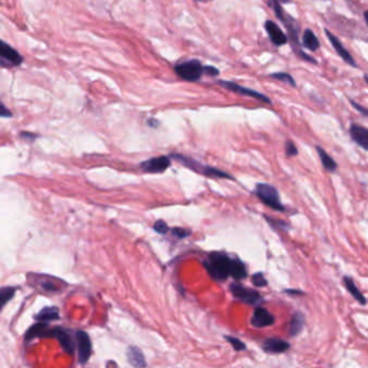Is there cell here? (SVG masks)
<instances>
[{
  "instance_id": "obj_1",
  "label": "cell",
  "mask_w": 368,
  "mask_h": 368,
  "mask_svg": "<svg viewBox=\"0 0 368 368\" xmlns=\"http://www.w3.org/2000/svg\"><path fill=\"white\" fill-rule=\"evenodd\" d=\"M204 267L210 276L217 282L226 281L229 277L236 281L247 277L245 265L239 258H231L223 253H212L204 261Z\"/></svg>"
},
{
  "instance_id": "obj_2",
  "label": "cell",
  "mask_w": 368,
  "mask_h": 368,
  "mask_svg": "<svg viewBox=\"0 0 368 368\" xmlns=\"http://www.w3.org/2000/svg\"><path fill=\"white\" fill-rule=\"evenodd\" d=\"M271 5L274 14H276V16L279 18V21L283 24V26L286 28V30H288L289 41L291 43L293 51H294L298 58L301 59L302 61L317 65V61L313 58V56L303 52L302 45L300 43V40H299V30H300V28H299L297 21L284 10V8L281 5L280 2L272 1Z\"/></svg>"
},
{
  "instance_id": "obj_3",
  "label": "cell",
  "mask_w": 368,
  "mask_h": 368,
  "mask_svg": "<svg viewBox=\"0 0 368 368\" xmlns=\"http://www.w3.org/2000/svg\"><path fill=\"white\" fill-rule=\"evenodd\" d=\"M255 195L257 196L259 200L263 202L268 208H270L278 212H285L286 209L283 207L282 202L280 200L279 191L276 187L269 184H258L255 188Z\"/></svg>"
},
{
  "instance_id": "obj_4",
  "label": "cell",
  "mask_w": 368,
  "mask_h": 368,
  "mask_svg": "<svg viewBox=\"0 0 368 368\" xmlns=\"http://www.w3.org/2000/svg\"><path fill=\"white\" fill-rule=\"evenodd\" d=\"M174 71L176 74L183 80L195 82V81L200 80L202 74H204V66L201 64L200 61L190 60L180 62V63L174 66Z\"/></svg>"
},
{
  "instance_id": "obj_5",
  "label": "cell",
  "mask_w": 368,
  "mask_h": 368,
  "mask_svg": "<svg viewBox=\"0 0 368 368\" xmlns=\"http://www.w3.org/2000/svg\"><path fill=\"white\" fill-rule=\"evenodd\" d=\"M172 157L175 158L178 162L183 163L185 166H188V167L191 168V170L196 171V172L200 173V174H203V175H205V176L233 179V177L231 175H229V174H227L226 172H222L221 170H218V168L212 167V166H209V165H202L200 163H198L197 161L191 160L189 158H186V157H184V155L172 154Z\"/></svg>"
},
{
  "instance_id": "obj_6",
  "label": "cell",
  "mask_w": 368,
  "mask_h": 368,
  "mask_svg": "<svg viewBox=\"0 0 368 368\" xmlns=\"http://www.w3.org/2000/svg\"><path fill=\"white\" fill-rule=\"evenodd\" d=\"M230 292L231 294L241 300L242 302L251 304V305H259L264 301V298L257 291L245 288L239 283H232L230 285Z\"/></svg>"
},
{
  "instance_id": "obj_7",
  "label": "cell",
  "mask_w": 368,
  "mask_h": 368,
  "mask_svg": "<svg viewBox=\"0 0 368 368\" xmlns=\"http://www.w3.org/2000/svg\"><path fill=\"white\" fill-rule=\"evenodd\" d=\"M218 83H220L223 89L226 90H229L231 92H234L236 93V94H241V95H244V96H248V97H252V98H255L257 99V101H260L263 103H267V104H271V99L268 97L266 94H263V93H260L258 91H255V90H252L249 88H245V86H242L238 83L233 82V81H223V80H221L218 81Z\"/></svg>"
},
{
  "instance_id": "obj_8",
  "label": "cell",
  "mask_w": 368,
  "mask_h": 368,
  "mask_svg": "<svg viewBox=\"0 0 368 368\" xmlns=\"http://www.w3.org/2000/svg\"><path fill=\"white\" fill-rule=\"evenodd\" d=\"M22 62L23 56L16 50H14L4 41L0 42V64H1L2 67H15L21 65Z\"/></svg>"
},
{
  "instance_id": "obj_9",
  "label": "cell",
  "mask_w": 368,
  "mask_h": 368,
  "mask_svg": "<svg viewBox=\"0 0 368 368\" xmlns=\"http://www.w3.org/2000/svg\"><path fill=\"white\" fill-rule=\"evenodd\" d=\"M77 349H78V361L80 364L88 363L92 354V344L89 335L83 330H78L76 333Z\"/></svg>"
},
{
  "instance_id": "obj_10",
  "label": "cell",
  "mask_w": 368,
  "mask_h": 368,
  "mask_svg": "<svg viewBox=\"0 0 368 368\" xmlns=\"http://www.w3.org/2000/svg\"><path fill=\"white\" fill-rule=\"evenodd\" d=\"M265 30L269 36L270 41L276 47H282L289 42V37L286 35L279 25L272 20H267L264 24Z\"/></svg>"
},
{
  "instance_id": "obj_11",
  "label": "cell",
  "mask_w": 368,
  "mask_h": 368,
  "mask_svg": "<svg viewBox=\"0 0 368 368\" xmlns=\"http://www.w3.org/2000/svg\"><path fill=\"white\" fill-rule=\"evenodd\" d=\"M325 34H326L327 38L330 42V45H332V47L335 49V51L338 53L340 58L344 60L348 65H350L354 68L359 67V65L357 64V62H355V60H354L353 56L351 55V53L348 51L344 45H342V42L339 40L338 37H337L335 34H333L332 32H329L328 29H325Z\"/></svg>"
},
{
  "instance_id": "obj_12",
  "label": "cell",
  "mask_w": 368,
  "mask_h": 368,
  "mask_svg": "<svg viewBox=\"0 0 368 368\" xmlns=\"http://www.w3.org/2000/svg\"><path fill=\"white\" fill-rule=\"evenodd\" d=\"M171 165V160L166 155L146 160L141 164L142 170L147 173H162Z\"/></svg>"
},
{
  "instance_id": "obj_13",
  "label": "cell",
  "mask_w": 368,
  "mask_h": 368,
  "mask_svg": "<svg viewBox=\"0 0 368 368\" xmlns=\"http://www.w3.org/2000/svg\"><path fill=\"white\" fill-rule=\"evenodd\" d=\"M274 322H276V319L272 313H270L269 311L263 307H257L254 310L252 319H251V324L256 328H264V327H269L273 325Z\"/></svg>"
},
{
  "instance_id": "obj_14",
  "label": "cell",
  "mask_w": 368,
  "mask_h": 368,
  "mask_svg": "<svg viewBox=\"0 0 368 368\" xmlns=\"http://www.w3.org/2000/svg\"><path fill=\"white\" fill-rule=\"evenodd\" d=\"M351 139L357 143V144L363 148L364 150L368 151V129L362 127L360 124L352 123L349 129Z\"/></svg>"
},
{
  "instance_id": "obj_15",
  "label": "cell",
  "mask_w": 368,
  "mask_h": 368,
  "mask_svg": "<svg viewBox=\"0 0 368 368\" xmlns=\"http://www.w3.org/2000/svg\"><path fill=\"white\" fill-rule=\"evenodd\" d=\"M290 347L291 346L288 341L280 338H268L261 345L263 350L269 354L284 353L289 350Z\"/></svg>"
},
{
  "instance_id": "obj_16",
  "label": "cell",
  "mask_w": 368,
  "mask_h": 368,
  "mask_svg": "<svg viewBox=\"0 0 368 368\" xmlns=\"http://www.w3.org/2000/svg\"><path fill=\"white\" fill-rule=\"evenodd\" d=\"M52 337L58 339L60 341V344L63 348V350L68 353V354H73L74 351V342L73 337L71 336L70 332L67 329L64 328H60V327H55L53 328V334Z\"/></svg>"
},
{
  "instance_id": "obj_17",
  "label": "cell",
  "mask_w": 368,
  "mask_h": 368,
  "mask_svg": "<svg viewBox=\"0 0 368 368\" xmlns=\"http://www.w3.org/2000/svg\"><path fill=\"white\" fill-rule=\"evenodd\" d=\"M52 334L53 328H49L48 323L39 322L27 330L25 340L30 341L35 338H47V337H52Z\"/></svg>"
},
{
  "instance_id": "obj_18",
  "label": "cell",
  "mask_w": 368,
  "mask_h": 368,
  "mask_svg": "<svg viewBox=\"0 0 368 368\" xmlns=\"http://www.w3.org/2000/svg\"><path fill=\"white\" fill-rule=\"evenodd\" d=\"M301 45L302 48L309 50L311 52L316 51V50H319L321 47L319 38H317L316 35L313 33V30L310 28L304 29L301 39Z\"/></svg>"
},
{
  "instance_id": "obj_19",
  "label": "cell",
  "mask_w": 368,
  "mask_h": 368,
  "mask_svg": "<svg viewBox=\"0 0 368 368\" xmlns=\"http://www.w3.org/2000/svg\"><path fill=\"white\" fill-rule=\"evenodd\" d=\"M127 358L129 363L135 367H145L147 365L145 357L141 349L137 347H130L127 351Z\"/></svg>"
},
{
  "instance_id": "obj_20",
  "label": "cell",
  "mask_w": 368,
  "mask_h": 368,
  "mask_svg": "<svg viewBox=\"0 0 368 368\" xmlns=\"http://www.w3.org/2000/svg\"><path fill=\"white\" fill-rule=\"evenodd\" d=\"M34 317L38 322L49 323L51 321H58L60 320V311L56 307H47L41 309Z\"/></svg>"
},
{
  "instance_id": "obj_21",
  "label": "cell",
  "mask_w": 368,
  "mask_h": 368,
  "mask_svg": "<svg viewBox=\"0 0 368 368\" xmlns=\"http://www.w3.org/2000/svg\"><path fill=\"white\" fill-rule=\"evenodd\" d=\"M344 284L346 286L347 291L350 293V294L352 295V297L357 300L359 303L361 304H366L367 303V299L365 298V296L362 294V293L360 292V290L358 289V286L355 285L354 281L352 278L350 277H345L344 278Z\"/></svg>"
},
{
  "instance_id": "obj_22",
  "label": "cell",
  "mask_w": 368,
  "mask_h": 368,
  "mask_svg": "<svg viewBox=\"0 0 368 368\" xmlns=\"http://www.w3.org/2000/svg\"><path fill=\"white\" fill-rule=\"evenodd\" d=\"M304 315L301 312H296L293 315L290 322V335L291 337H296L301 333L304 327Z\"/></svg>"
},
{
  "instance_id": "obj_23",
  "label": "cell",
  "mask_w": 368,
  "mask_h": 368,
  "mask_svg": "<svg viewBox=\"0 0 368 368\" xmlns=\"http://www.w3.org/2000/svg\"><path fill=\"white\" fill-rule=\"evenodd\" d=\"M316 151L317 153H319V157L321 159L322 165L324 166V168H325V170L328 172H335L337 170V166H338L336 163V161L330 157V155L325 150H324L323 148L319 146L316 147Z\"/></svg>"
},
{
  "instance_id": "obj_24",
  "label": "cell",
  "mask_w": 368,
  "mask_h": 368,
  "mask_svg": "<svg viewBox=\"0 0 368 368\" xmlns=\"http://www.w3.org/2000/svg\"><path fill=\"white\" fill-rule=\"evenodd\" d=\"M15 292H16V289L11 288V286H7V288H2L1 290H0V302H1L0 305H1V308H3L5 303L13 298Z\"/></svg>"
},
{
  "instance_id": "obj_25",
  "label": "cell",
  "mask_w": 368,
  "mask_h": 368,
  "mask_svg": "<svg viewBox=\"0 0 368 368\" xmlns=\"http://www.w3.org/2000/svg\"><path fill=\"white\" fill-rule=\"evenodd\" d=\"M269 77L272 78V79L282 81V82H284L286 84H290L291 86H294V88L297 85L295 79L293 78L292 74H290L288 73H272V74H269Z\"/></svg>"
},
{
  "instance_id": "obj_26",
  "label": "cell",
  "mask_w": 368,
  "mask_h": 368,
  "mask_svg": "<svg viewBox=\"0 0 368 368\" xmlns=\"http://www.w3.org/2000/svg\"><path fill=\"white\" fill-rule=\"evenodd\" d=\"M265 218H266V221H268V223H269L270 226H272L274 229L288 230L290 228V224L286 223L283 221H279V220H276V218H272V217H269V216H265Z\"/></svg>"
},
{
  "instance_id": "obj_27",
  "label": "cell",
  "mask_w": 368,
  "mask_h": 368,
  "mask_svg": "<svg viewBox=\"0 0 368 368\" xmlns=\"http://www.w3.org/2000/svg\"><path fill=\"white\" fill-rule=\"evenodd\" d=\"M224 338H226L229 341V344L233 347L235 351H242V350H245V349H246V346L244 345V342H242L240 339L235 338V337L226 336Z\"/></svg>"
},
{
  "instance_id": "obj_28",
  "label": "cell",
  "mask_w": 368,
  "mask_h": 368,
  "mask_svg": "<svg viewBox=\"0 0 368 368\" xmlns=\"http://www.w3.org/2000/svg\"><path fill=\"white\" fill-rule=\"evenodd\" d=\"M40 288L45 292H60V286L56 282L52 281H41L39 282Z\"/></svg>"
},
{
  "instance_id": "obj_29",
  "label": "cell",
  "mask_w": 368,
  "mask_h": 368,
  "mask_svg": "<svg viewBox=\"0 0 368 368\" xmlns=\"http://www.w3.org/2000/svg\"><path fill=\"white\" fill-rule=\"evenodd\" d=\"M252 282L255 286H256V288H264V286L268 285L267 280L261 272H257L254 274V276L252 277Z\"/></svg>"
},
{
  "instance_id": "obj_30",
  "label": "cell",
  "mask_w": 368,
  "mask_h": 368,
  "mask_svg": "<svg viewBox=\"0 0 368 368\" xmlns=\"http://www.w3.org/2000/svg\"><path fill=\"white\" fill-rule=\"evenodd\" d=\"M285 152L288 157H295L298 154V149L292 141H288L285 143Z\"/></svg>"
},
{
  "instance_id": "obj_31",
  "label": "cell",
  "mask_w": 368,
  "mask_h": 368,
  "mask_svg": "<svg viewBox=\"0 0 368 368\" xmlns=\"http://www.w3.org/2000/svg\"><path fill=\"white\" fill-rule=\"evenodd\" d=\"M153 230L155 232H158L160 234H164L170 229H168V226H167V223L165 221H155V223L153 224Z\"/></svg>"
},
{
  "instance_id": "obj_32",
  "label": "cell",
  "mask_w": 368,
  "mask_h": 368,
  "mask_svg": "<svg viewBox=\"0 0 368 368\" xmlns=\"http://www.w3.org/2000/svg\"><path fill=\"white\" fill-rule=\"evenodd\" d=\"M172 233L176 236V238L178 239H184L186 238V236H188L190 234L189 231H187L186 229H182V228H174L172 229Z\"/></svg>"
},
{
  "instance_id": "obj_33",
  "label": "cell",
  "mask_w": 368,
  "mask_h": 368,
  "mask_svg": "<svg viewBox=\"0 0 368 368\" xmlns=\"http://www.w3.org/2000/svg\"><path fill=\"white\" fill-rule=\"evenodd\" d=\"M349 102H350V104L352 105V107L357 109L360 112V114L368 117V109L366 107H364V106H362L361 104H359L357 102H354L353 99H349Z\"/></svg>"
},
{
  "instance_id": "obj_34",
  "label": "cell",
  "mask_w": 368,
  "mask_h": 368,
  "mask_svg": "<svg viewBox=\"0 0 368 368\" xmlns=\"http://www.w3.org/2000/svg\"><path fill=\"white\" fill-rule=\"evenodd\" d=\"M204 74H209L211 77H216L220 74V71L214 66H204Z\"/></svg>"
},
{
  "instance_id": "obj_35",
  "label": "cell",
  "mask_w": 368,
  "mask_h": 368,
  "mask_svg": "<svg viewBox=\"0 0 368 368\" xmlns=\"http://www.w3.org/2000/svg\"><path fill=\"white\" fill-rule=\"evenodd\" d=\"M0 114H1V117H11L12 116L11 111L9 109H7V107H5L3 103L1 104V111H0Z\"/></svg>"
},
{
  "instance_id": "obj_36",
  "label": "cell",
  "mask_w": 368,
  "mask_h": 368,
  "mask_svg": "<svg viewBox=\"0 0 368 368\" xmlns=\"http://www.w3.org/2000/svg\"><path fill=\"white\" fill-rule=\"evenodd\" d=\"M284 293L290 295H304V293L299 290H285Z\"/></svg>"
},
{
  "instance_id": "obj_37",
  "label": "cell",
  "mask_w": 368,
  "mask_h": 368,
  "mask_svg": "<svg viewBox=\"0 0 368 368\" xmlns=\"http://www.w3.org/2000/svg\"><path fill=\"white\" fill-rule=\"evenodd\" d=\"M21 137H23V139L25 140H28V139H32V140H35L36 139V135L35 134H32V133H27V132H23L21 133Z\"/></svg>"
},
{
  "instance_id": "obj_38",
  "label": "cell",
  "mask_w": 368,
  "mask_h": 368,
  "mask_svg": "<svg viewBox=\"0 0 368 368\" xmlns=\"http://www.w3.org/2000/svg\"><path fill=\"white\" fill-rule=\"evenodd\" d=\"M148 123H149V126H151L152 128H155L159 124V122L157 120H154V119H150L148 121Z\"/></svg>"
},
{
  "instance_id": "obj_39",
  "label": "cell",
  "mask_w": 368,
  "mask_h": 368,
  "mask_svg": "<svg viewBox=\"0 0 368 368\" xmlns=\"http://www.w3.org/2000/svg\"><path fill=\"white\" fill-rule=\"evenodd\" d=\"M271 1H278L280 3H290L291 0H271Z\"/></svg>"
},
{
  "instance_id": "obj_40",
  "label": "cell",
  "mask_w": 368,
  "mask_h": 368,
  "mask_svg": "<svg viewBox=\"0 0 368 368\" xmlns=\"http://www.w3.org/2000/svg\"><path fill=\"white\" fill-rule=\"evenodd\" d=\"M364 20H365L366 24L368 25V10H366V11L364 12Z\"/></svg>"
},
{
  "instance_id": "obj_41",
  "label": "cell",
  "mask_w": 368,
  "mask_h": 368,
  "mask_svg": "<svg viewBox=\"0 0 368 368\" xmlns=\"http://www.w3.org/2000/svg\"><path fill=\"white\" fill-rule=\"evenodd\" d=\"M364 79H365V81H366V83L368 84V76H367V74H365V76H364Z\"/></svg>"
}]
</instances>
